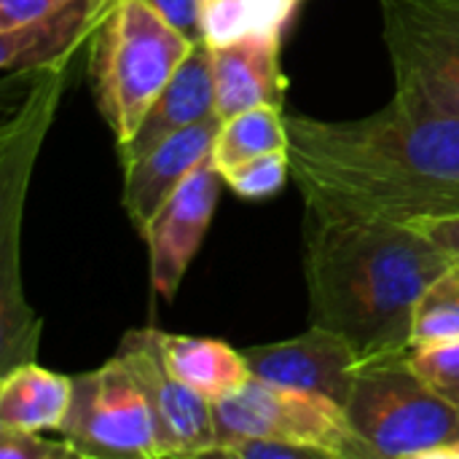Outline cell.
<instances>
[{"instance_id":"1","label":"cell","mask_w":459,"mask_h":459,"mask_svg":"<svg viewBox=\"0 0 459 459\" xmlns=\"http://www.w3.org/2000/svg\"><path fill=\"white\" fill-rule=\"evenodd\" d=\"M307 210L333 221L422 223L459 215V116L398 91L352 121L285 116Z\"/></svg>"},{"instance_id":"2","label":"cell","mask_w":459,"mask_h":459,"mask_svg":"<svg viewBox=\"0 0 459 459\" xmlns=\"http://www.w3.org/2000/svg\"><path fill=\"white\" fill-rule=\"evenodd\" d=\"M452 264L411 223L333 221L307 210L309 320L347 339L360 363L411 350L417 301Z\"/></svg>"},{"instance_id":"3","label":"cell","mask_w":459,"mask_h":459,"mask_svg":"<svg viewBox=\"0 0 459 459\" xmlns=\"http://www.w3.org/2000/svg\"><path fill=\"white\" fill-rule=\"evenodd\" d=\"M194 46L148 0H113L94 30L89 70L97 108L118 145L137 132Z\"/></svg>"},{"instance_id":"4","label":"cell","mask_w":459,"mask_h":459,"mask_svg":"<svg viewBox=\"0 0 459 459\" xmlns=\"http://www.w3.org/2000/svg\"><path fill=\"white\" fill-rule=\"evenodd\" d=\"M409 352L360 363L344 403L350 428L371 459H430L459 441V409L414 371Z\"/></svg>"},{"instance_id":"5","label":"cell","mask_w":459,"mask_h":459,"mask_svg":"<svg viewBox=\"0 0 459 459\" xmlns=\"http://www.w3.org/2000/svg\"><path fill=\"white\" fill-rule=\"evenodd\" d=\"M218 449L242 438H274L323 449L336 459H371L344 406L331 398L253 377L237 393L212 403ZM215 449V455H218ZM212 455V457H215Z\"/></svg>"},{"instance_id":"6","label":"cell","mask_w":459,"mask_h":459,"mask_svg":"<svg viewBox=\"0 0 459 459\" xmlns=\"http://www.w3.org/2000/svg\"><path fill=\"white\" fill-rule=\"evenodd\" d=\"M59 433L81 457L161 459L148 401L118 355L73 377V403Z\"/></svg>"},{"instance_id":"7","label":"cell","mask_w":459,"mask_h":459,"mask_svg":"<svg viewBox=\"0 0 459 459\" xmlns=\"http://www.w3.org/2000/svg\"><path fill=\"white\" fill-rule=\"evenodd\" d=\"M395 89L459 116V0H382Z\"/></svg>"},{"instance_id":"8","label":"cell","mask_w":459,"mask_h":459,"mask_svg":"<svg viewBox=\"0 0 459 459\" xmlns=\"http://www.w3.org/2000/svg\"><path fill=\"white\" fill-rule=\"evenodd\" d=\"M132 377L137 379L153 425L161 457H212L218 449V433L212 420V403L183 385L164 363L159 347V331H129L116 352Z\"/></svg>"},{"instance_id":"9","label":"cell","mask_w":459,"mask_h":459,"mask_svg":"<svg viewBox=\"0 0 459 459\" xmlns=\"http://www.w3.org/2000/svg\"><path fill=\"white\" fill-rule=\"evenodd\" d=\"M221 183L223 178L212 156H207L175 188V194L161 204V210L153 215V221L143 231L148 239L151 282L156 293H161L164 299H175L186 277V269L194 261L210 229Z\"/></svg>"},{"instance_id":"10","label":"cell","mask_w":459,"mask_h":459,"mask_svg":"<svg viewBox=\"0 0 459 459\" xmlns=\"http://www.w3.org/2000/svg\"><path fill=\"white\" fill-rule=\"evenodd\" d=\"M242 355L253 377L331 398L339 406L347 403L360 368L352 344L320 325H312L307 333L288 342L242 350Z\"/></svg>"},{"instance_id":"11","label":"cell","mask_w":459,"mask_h":459,"mask_svg":"<svg viewBox=\"0 0 459 459\" xmlns=\"http://www.w3.org/2000/svg\"><path fill=\"white\" fill-rule=\"evenodd\" d=\"M221 121L223 118L215 113L183 132H175L124 167V210L140 234L175 188L212 153Z\"/></svg>"},{"instance_id":"12","label":"cell","mask_w":459,"mask_h":459,"mask_svg":"<svg viewBox=\"0 0 459 459\" xmlns=\"http://www.w3.org/2000/svg\"><path fill=\"white\" fill-rule=\"evenodd\" d=\"M280 38V32L250 30L231 43H207L215 86V113L221 118L237 116L255 105L282 108Z\"/></svg>"},{"instance_id":"13","label":"cell","mask_w":459,"mask_h":459,"mask_svg":"<svg viewBox=\"0 0 459 459\" xmlns=\"http://www.w3.org/2000/svg\"><path fill=\"white\" fill-rule=\"evenodd\" d=\"M210 116H215V86L210 67V46L202 40L188 51L178 73L148 108L137 132L124 145H118L121 164H132L169 134L183 132Z\"/></svg>"},{"instance_id":"14","label":"cell","mask_w":459,"mask_h":459,"mask_svg":"<svg viewBox=\"0 0 459 459\" xmlns=\"http://www.w3.org/2000/svg\"><path fill=\"white\" fill-rule=\"evenodd\" d=\"M159 347L167 368L210 403L237 393L253 379L245 355L218 339L172 336L159 331Z\"/></svg>"},{"instance_id":"15","label":"cell","mask_w":459,"mask_h":459,"mask_svg":"<svg viewBox=\"0 0 459 459\" xmlns=\"http://www.w3.org/2000/svg\"><path fill=\"white\" fill-rule=\"evenodd\" d=\"M73 403V377L40 366H19L0 385V428L8 430H62Z\"/></svg>"},{"instance_id":"16","label":"cell","mask_w":459,"mask_h":459,"mask_svg":"<svg viewBox=\"0 0 459 459\" xmlns=\"http://www.w3.org/2000/svg\"><path fill=\"white\" fill-rule=\"evenodd\" d=\"M86 32H94L91 0H78L38 24L0 32V65L5 73L48 65L67 54Z\"/></svg>"},{"instance_id":"17","label":"cell","mask_w":459,"mask_h":459,"mask_svg":"<svg viewBox=\"0 0 459 459\" xmlns=\"http://www.w3.org/2000/svg\"><path fill=\"white\" fill-rule=\"evenodd\" d=\"M274 151H288V129H285L282 108L255 105L221 121L210 156L221 169Z\"/></svg>"},{"instance_id":"18","label":"cell","mask_w":459,"mask_h":459,"mask_svg":"<svg viewBox=\"0 0 459 459\" xmlns=\"http://www.w3.org/2000/svg\"><path fill=\"white\" fill-rule=\"evenodd\" d=\"M459 336V264L455 261L420 296L414 309L411 350Z\"/></svg>"},{"instance_id":"19","label":"cell","mask_w":459,"mask_h":459,"mask_svg":"<svg viewBox=\"0 0 459 459\" xmlns=\"http://www.w3.org/2000/svg\"><path fill=\"white\" fill-rule=\"evenodd\" d=\"M218 172L223 183L242 199H269L293 175L288 151H274V153H264L255 159H245L229 167H221Z\"/></svg>"},{"instance_id":"20","label":"cell","mask_w":459,"mask_h":459,"mask_svg":"<svg viewBox=\"0 0 459 459\" xmlns=\"http://www.w3.org/2000/svg\"><path fill=\"white\" fill-rule=\"evenodd\" d=\"M414 371L452 406L459 409V336L414 347L409 352Z\"/></svg>"},{"instance_id":"21","label":"cell","mask_w":459,"mask_h":459,"mask_svg":"<svg viewBox=\"0 0 459 459\" xmlns=\"http://www.w3.org/2000/svg\"><path fill=\"white\" fill-rule=\"evenodd\" d=\"M81 457L65 438L46 441L32 430L0 428V459H73Z\"/></svg>"},{"instance_id":"22","label":"cell","mask_w":459,"mask_h":459,"mask_svg":"<svg viewBox=\"0 0 459 459\" xmlns=\"http://www.w3.org/2000/svg\"><path fill=\"white\" fill-rule=\"evenodd\" d=\"M218 457H239V459H336L333 455L304 446V444H290V441H274V438H242L234 441L223 449H218Z\"/></svg>"},{"instance_id":"23","label":"cell","mask_w":459,"mask_h":459,"mask_svg":"<svg viewBox=\"0 0 459 459\" xmlns=\"http://www.w3.org/2000/svg\"><path fill=\"white\" fill-rule=\"evenodd\" d=\"M78 0H0V32L38 24Z\"/></svg>"},{"instance_id":"24","label":"cell","mask_w":459,"mask_h":459,"mask_svg":"<svg viewBox=\"0 0 459 459\" xmlns=\"http://www.w3.org/2000/svg\"><path fill=\"white\" fill-rule=\"evenodd\" d=\"M175 30H180L191 43L204 40L199 0H148Z\"/></svg>"},{"instance_id":"25","label":"cell","mask_w":459,"mask_h":459,"mask_svg":"<svg viewBox=\"0 0 459 459\" xmlns=\"http://www.w3.org/2000/svg\"><path fill=\"white\" fill-rule=\"evenodd\" d=\"M301 0H245L247 16H250V30L261 32H280L296 13Z\"/></svg>"},{"instance_id":"26","label":"cell","mask_w":459,"mask_h":459,"mask_svg":"<svg viewBox=\"0 0 459 459\" xmlns=\"http://www.w3.org/2000/svg\"><path fill=\"white\" fill-rule=\"evenodd\" d=\"M414 226L422 229L433 242H438L452 255V261L459 264V215L438 218V221H422V223H414Z\"/></svg>"},{"instance_id":"27","label":"cell","mask_w":459,"mask_h":459,"mask_svg":"<svg viewBox=\"0 0 459 459\" xmlns=\"http://www.w3.org/2000/svg\"><path fill=\"white\" fill-rule=\"evenodd\" d=\"M113 5V0H91V19H94V30L102 22V16L108 13V8Z\"/></svg>"},{"instance_id":"28","label":"cell","mask_w":459,"mask_h":459,"mask_svg":"<svg viewBox=\"0 0 459 459\" xmlns=\"http://www.w3.org/2000/svg\"><path fill=\"white\" fill-rule=\"evenodd\" d=\"M207 3H210V0H199V8H202V5H207Z\"/></svg>"}]
</instances>
